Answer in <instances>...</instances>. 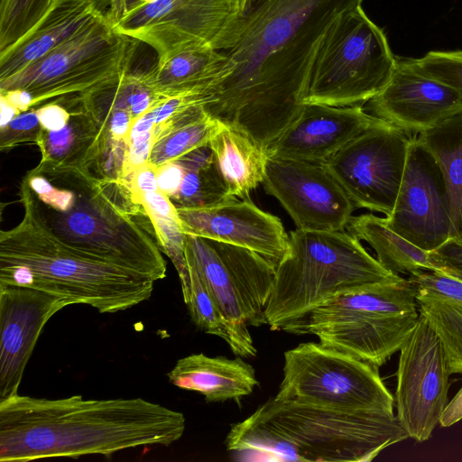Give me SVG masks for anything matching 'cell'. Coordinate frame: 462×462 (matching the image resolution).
<instances>
[{
  "mask_svg": "<svg viewBox=\"0 0 462 462\" xmlns=\"http://www.w3.org/2000/svg\"><path fill=\"white\" fill-rule=\"evenodd\" d=\"M429 258L433 270L462 282V237L449 238L439 248L429 252Z\"/></svg>",
  "mask_w": 462,
  "mask_h": 462,
  "instance_id": "8d00e7d4",
  "label": "cell"
},
{
  "mask_svg": "<svg viewBox=\"0 0 462 462\" xmlns=\"http://www.w3.org/2000/svg\"><path fill=\"white\" fill-rule=\"evenodd\" d=\"M121 180L127 183L135 202L140 194L159 190L156 178V167L150 162L137 167L131 171L125 179Z\"/></svg>",
  "mask_w": 462,
  "mask_h": 462,
  "instance_id": "f35d334b",
  "label": "cell"
},
{
  "mask_svg": "<svg viewBox=\"0 0 462 462\" xmlns=\"http://www.w3.org/2000/svg\"><path fill=\"white\" fill-rule=\"evenodd\" d=\"M346 230L368 243L377 261L389 272L400 275L420 270H433L426 252L393 231L383 217L372 213L352 217Z\"/></svg>",
  "mask_w": 462,
  "mask_h": 462,
  "instance_id": "83f0119b",
  "label": "cell"
},
{
  "mask_svg": "<svg viewBox=\"0 0 462 462\" xmlns=\"http://www.w3.org/2000/svg\"><path fill=\"white\" fill-rule=\"evenodd\" d=\"M408 278L420 314L443 346L450 374H462V282L436 270H420Z\"/></svg>",
  "mask_w": 462,
  "mask_h": 462,
  "instance_id": "7402d4cb",
  "label": "cell"
},
{
  "mask_svg": "<svg viewBox=\"0 0 462 462\" xmlns=\"http://www.w3.org/2000/svg\"><path fill=\"white\" fill-rule=\"evenodd\" d=\"M138 42L116 32L108 11L76 36L14 75L0 79V94L23 91L32 108L49 99L84 95L130 69Z\"/></svg>",
  "mask_w": 462,
  "mask_h": 462,
  "instance_id": "9c48e42d",
  "label": "cell"
},
{
  "mask_svg": "<svg viewBox=\"0 0 462 462\" xmlns=\"http://www.w3.org/2000/svg\"><path fill=\"white\" fill-rule=\"evenodd\" d=\"M111 0H53L40 22L0 54V79L15 74L87 29L107 13Z\"/></svg>",
  "mask_w": 462,
  "mask_h": 462,
  "instance_id": "44dd1931",
  "label": "cell"
},
{
  "mask_svg": "<svg viewBox=\"0 0 462 462\" xmlns=\"http://www.w3.org/2000/svg\"><path fill=\"white\" fill-rule=\"evenodd\" d=\"M371 114L412 136L462 109V93L435 79L417 59L396 57L392 77L368 102Z\"/></svg>",
  "mask_w": 462,
  "mask_h": 462,
  "instance_id": "e0dca14e",
  "label": "cell"
},
{
  "mask_svg": "<svg viewBox=\"0 0 462 462\" xmlns=\"http://www.w3.org/2000/svg\"><path fill=\"white\" fill-rule=\"evenodd\" d=\"M396 57L383 31L361 6L338 15L309 71L303 104L363 106L388 83Z\"/></svg>",
  "mask_w": 462,
  "mask_h": 462,
  "instance_id": "ba28073f",
  "label": "cell"
},
{
  "mask_svg": "<svg viewBox=\"0 0 462 462\" xmlns=\"http://www.w3.org/2000/svg\"><path fill=\"white\" fill-rule=\"evenodd\" d=\"M64 106L71 113L68 124L58 131H41L36 143L42 155L38 165L90 170L104 134L97 122L79 102Z\"/></svg>",
  "mask_w": 462,
  "mask_h": 462,
  "instance_id": "484cf974",
  "label": "cell"
},
{
  "mask_svg": "<svg viewBox=\"0 0 462 462\" xmlns=\"http://www.w3.org/2000/svg\"><path fill=\"white\" fill-rule=\"evenodd\" d=\"M177 210L185 235L245 247L276 265L288 252L289 235L281 219L259 208L250 198Z\"/></svg>",
  "mask_w": 462,
  "mask_h": 462,
  "instance_id": "d6986e66",
  "label": "cell"
},
{
  "mask_svg": "<svg viewBox=\"0 0 462 462\" xmlns=\"http://www.w3.org/2000/svg\"><path fill=\"white\" fill-rule=\"evenodd\" d=\"M116 32L143 42L163 60L187 49L210 45L222 51L241 16L237 0H111Z\"/></svg>",
  "mask_w": 462,
  "mask_h": 462,
  "instance_id": "8fae6325",
  "label": "cell"
},
{
  "mask_svg": "<svg viewBox=\"0 0 462 462\" xmlns=\"http://www.w3.org/2000/svg\"><path fill=\"white\" fill-rule=\"evenodd\" d=\"M411 138L383 120L325 164L356 208L389 217L399 193Z\"/></svg>",
  "mask_w": 462,
  "mask_h": 462,
  "instance_id": "4fadbf2b",
  "label": "cell"
},
{
  "mask_svg": "<svg viewBox=\"0 0 462 462\" xmlns=\"http://www.w3.org/2000/svg\"><path fill=\"white\" fill-rule=\"evenodd\" d=\"M23 217L0 232V283L32 288L85 304L100 313L125 310L147 300L154 281L85 254L60 241L19 191Z\"/></svg>",
  "mask_w": 462,
  "mask_h": 462,
  "instance_id": "5b68a950",
  "label": "cell"
},
{
  "mask_svg": "<svg viewBox=\"0 0 462 462\" xmlns=\"http://www.w3.org/2000/svg\"><path fill=\"white\" fill-rule=\"evenodd\" d=\"M19 191L70 247L154 282L165 278L157 243L136 218L110 202L91 170L37 165L25 174Z\"/></svg>",
  "mask_w": 462,
  "mask_h": 462,
  "instance_id": "277c9868",
  "label": "cell"
},
{
  "mask_svg": "<svg viewBox=\"0 0 462 462\" xmlns=\"http://www.w3.org/2000/svg\"><path fill=\"white\" fill-rule=\"evenodd\" d=\"M147 215L160 250L167 254L178 272L185 300L189 294L190 276L185 254V234L180 223L152 214Z\"/></svg>",
  "mask_w": 462,
  "mask_h": 462,
  "instance_id": "d6a6232c",
  "label": "cell"
},
{
  "mask_svg": "<svg viewBox=\"0 0 462 462\" xmlns=\"http://www.w3.org/2000/svg\"><path fill=\"white\" fill-rule=\"evenodd\" d=\"M399 352L396 416L409 438L423 442L431 437L449 402L447 356L420 314Z\"/></svg>",
  "mask_w": 462,
  "mask_h": 462,
  "instance_id": "5bb4252c",
  "label": "cell"
},
{
  "mask_svg": "<svg viewBox=\"0 0 462 462\" xmlns=\"http://www.w3.org/2000/svg\"><path fill=\"white\" fill-rule=\"evenodd\" d=\"M383 120L363 106L304 104L296 119L265 146L270 158L325 164L352 140Z\"/></svg>",
  "mask_w": 462,
  "mask_h": 462,
  "instance_id": "ffe728a7",
  "label": "cell"
},
{
  "mask_svg": "<svg viewBox=\"0 0 462 462\" xmlns=\"http://www.w3.org/2000/svg\"><path fill=\"white\" fill-rule=\"evenodd\" d=\"M385 224L417 247L431 252L451 237L448 186L430 152L412 136L393 210Z\"/></svg>",
  "mask_w": 462,
  "mask_h": 462,
  "instance_id": "9a60e30c",
  "label": "cell"
},
{
  "mask_svg": "<svg viewBox=\"0 0 462 462\" xmlns=\"http://www.w3.org/2000/svg\"><path fill=\"white\" fill-rule=\"evenodd\" d=\"M185 427L181 412L143 398L46 399L17 393L0 402V461L169 447L182 437Z\"/></svg>",
  "mask_w": 462,
  "mask_h": 462,
  "instance_id": "7a4b0ae2",
  "label": "cell"
},
{
  "mask_svg": "<svg viewBox=\"0 0 462 462\" xmlns=\"http://www.w3.org/2000/svg\"><path fill=\"white\" fill-rule=\"evenodd\" d=\"M42 126L36 109L32 108L14 117L7 125L0 127V149L9 152L22 144H36Z\"/></svg>",
  "mask_w": 462,
  "mask_h": 462,
  "instance_id": "d590c367",
  "label": "cell"
},
{
  "mask_svg": "<svg viewBox=\"0 0 462 462\" xmlns=\"http://www.w3.org/2000/svg\"><path fill=\"white\" fill-rule=\"evenodd\" d=\"M185 171L175 161L156 167V178L159 190L169 198L175 195L182 182Z\"/></svg>",
  "mask_w": 462,
  "mask_h": 462,
  "instance_id": "ab89813d",
  "label": "cell"
},
{
  "mask_svg": "<svg viewBox=\"0 0 462 462\" xmlns=\"http://www.w3.org/2000/svg\"><path fill=\"white\" fill-rule=\"evenodd\" d=\"M19 114H21V112L16 107L7 102L4 97H1L0 127L7 125Z\"/></svg>",
  "mask_w": 462,
  "mask_h": 462,
  "instance_id": "f6af8a7d",
  "label": "cell"
},
{
  "mask_svg": "<svg viewBox=\"0 0 462 462\" xmlns=\"http://www.w3.org/2000/svg\"><path fill=\"white\" fill-rule=\"evenodd\" d=\"M37 116L42 128L48 131L62 129L70 117L69 109L57 101L48 103L36 109Z\"/></svg>",
  "mask_w": 462,
  "mask_h": 462,
  "instance_id": "60d3db41",
  "label": "cell"
},
{
  "mask_svg": "<svg viewBox=\"0 0 462 462\" xmlns=\"http://www.w3.org/2000/svg\"><path fill=\"white\" fill-rule=\"evenodd\" d=\"M347 230L296 229L289 235L287 254L276 265L266 309L272 330L348 291L394 281Z\"/></svg>",
  "mask_w": 462,
  "mask_h": 462,
  "instance_id": "8992f818",
  "label": "cell"
},
{
  "mask_svg": "<svg viewBox=\"0 0 462 462\" xmlns=\"http://www.w3.org/2000/svg\"><path fill=\"white\" fill-rule=\"evenodd\" d=\"M408 438L394 413L355 412L274 396L233 424L225 443L241 460L367 462Z\"/></svg>",
  "mask_w": 462,
  "mask_h": 462,
  "instance_id": "3957f363",
  "label": "cell"
},
{
  "mask_svg": "<svg viewBox=\"0 0 462 462\" xmlns=\"http://www.w3.org/2000/svg\"><path fill=\"white\" fill-rule=\"evenodd\" d=\"M190 290L184 300L194 324L207 334L223 339L231 351L241 357H254L257 349L248 326L230 319L204 285L195 266L187 260Z\"/></svg>",
  "mask_w": 462,
  "mask_h": 462,
  "instance_id": "f1b7e54d",
  "label": "cell"
},
{
  "mask_svg": "<svg viewBox=\"0 0 462 462\" xmlns=\"http://www.w3.org/2000/svg\"><path fill=\"white\" fill-rule=\"evenodd\" d=\"M462 420V387L448 402V404L440 418L442 427H450Z\"/></svg>",
  "mask_w": 462,
  "mask_h": 462,
  "instance_id": "ee69618b",
  "label": "cell"
},
{
  "mask_svg": "<svg viewBox=\"0 0 462 462\" xmlns=\"http://www.w3.org/2000/svg\"><path fill=\"white\" fill-rule=\"evenodd\" d=\"M417 60L429 76L462 93V50L431 51Z\"/></svg>",
  "mask_w": 462,
  "mask_h": 462,
  "instance_id": "e575fe53",
  "label": "cell"
},
{
  "mask_svg": "<svg viewBox=\"0 0 462 462\" xmlns=\"http://www.w3.org/2000/svg\"><path fill=\"white\" fill-rule=\"evenodd\" d=\"M128 150V140H116L104 135L91 167L95 171L94 174L100 179L109 180L125 179L129 174Z\"/></svg>",
  "mask_w": 462,
  "mask_h": 462,
  "instance_id": "836d02e7",
  "label": "cell"
},
{
  "mask_svg": "<svg viewBox=\"0 0 462 462\" xmlns=\"http://www.w3.org/2000/svg\"><path fill=\"white\" fill-rule=\"evenodd\" d=\"M136 202L142 205L147 214L180 222L177 208L170 198L160 190L140 194Z\"/></svg>",
  "mask_w": 462,
  "mask_h": 462,
  "instance_id": "74e56055",
  "label": "cell"
},
{
  "mask_svg": "<svg viewBox=\"0 0 462 462\" xmlns=\"http://www.w3.org/2000/svg\"><path fill=\"white\" fill-rule=\"evenodd\" d=\"M167 375L173 385L199 393L208 402L249 395L259 383L254 368L241 356L230 359L202 353L179 359Z\"/></svg>",
  "mask_w": 462,
  "mask_h": 462,
  "instance_id": "603a6c76",
  "label": "cell"
},
{
  "mask_svg": "<svg viewBox=\"0 0 462 462\" xmlns=\"http://www.w3.org/2000/svg\"><path fill=\"white\" fill-rule=\"evenodd\" d=\"M154 139L152 131L129 142L128 170L129 173L137 167L148 162ZM129 175V174H128Z\"/></svg>",
  "mask_w": 462,
  "mask_h": 462,
  "instance_id": "b9f144b4",
  "label": "cell"
},
{
  "mask_svg": "<svg viewBox=\"0 0 462 462\" xmlns=\"http://www.w3.org/2000/svg\"><path fill=\"white\" fill-rule=\"evenodd\" d=\"M222 125L223 123L202 109L194 116L161 134L154 141L148 162L157 167L208 144Z\"/></svg>",
  "mask_w": 462,
  "mask_h": 462,
  "instance_id": "f546056e",
  "label": "cell"
},
{
  "mask_svg": "<svg viewBox=\"0 0 462 462\" xmlns=\"http://www.w3.org/2000/svg\"><path fill=\"white\" fill-rule=\"evenodd\" d=\"M69 305L70 301L62 297L0 283V402L18 393L42 328Z\"/></svg>",
  "mask_w": 462,
  "mask_h": 462,
  "instance_id": "ac0fdd59",
  "label": "cell"
},
{
  "mask_svg": "<svg viewBox=\"0 0 462 462\" xmlns=\"http://www.w3.org/2000/svg\"><path fill=\"white\" fill-rule=\"evenodd\" d=\"M53 0H5L0 5V54L40 22Z\"/></svg>",
  "mask_w": 462,
  "mask_h": 462,
  "instance_id": "1f68e13d",
  "label": "cell"
},
{
  "mask_svg": "<svg viewBox=\"0 0 462 462\" xmlns=\"http://www.w3.org/2000/svg\"><path fill=\"white\" fill-rule=\"evenodd\" d=\"M262 184L298 229L346 230L356 208L326 164L268 157Z\"/></svg>",
  "mask_w": 462,
  "mask_h": 462,
  "instance_id": "2e32d148",
  "label": "cell"
},
{
  "mask_svg": "<svg viewBox=\"0 0 462 462\" xmlns=\"http://www.w3.org/2000/svg\"><path fill=\"white\" fill-rule=\"evenodd\" d=\"M184 171L178 192L170 198L177 208H208L233 199L227 193L216 160L207 165Z\"/></svg>",
  "mask_w": 462,
  "mask_h": 462,
  "instance_id": "4dcf8cb0",
  "label": "cell"
},
{
  "mask_svg": "<svg viewBox=\"0 0 462 462\" xmlns=\"http://www.w3.org/2000/svg\"><path fill=\"white\" fill-rule=\"evenodd\" d=\"M279 398L355 412L394 413L378 367L319 342L284 353Z\"/></svg>",
  "mask_w": 462,
  "mask_h": 462,
  "instance_id": "30bf717a",
  "label": "cell"
},
{
  "mask_svg": "<svg viewBox=\"0 0 462 462\" xmlns=\"http://www.w3.org/2000/svg\"><path fill=\"white\" fill-rule=\"evenodd\" d=\"M209 145L229 196L250 198V192L263 180L268 160L265 147L246 133L225 124Z\"/></svg>",
  "mask_w": 462,
  "mask_h": 462,
  "instance_id": "d4e9b609",
  "label": "cell"
},
{
  "mask_svg": "<svg viewBox=\"0 0 462 462\" xmlns=\"http://www.w3.org/2000/svg\"><path fill=\"white\" fill-rule=\"evenodd\" d=\"M226 58L210 45L192 47L173 54L144 70L148 84L162 103L190 92L208 93L221 79Z\"/></svg>",
  "mask_w": 462,
  "mask_h": 462,
  "instance_id": "cb8c5ba5",
  "label": "cell"
},
{
  "mask_svg": "<svg viewBox=\"0 0 462 462\" xmlns=\"http://www.w3.org/2000/svg\"><path fill=\"white\" fill-rule=\"evenodd\" d=\"M185 254L230 319L252 327L267 325L275 263L245 247L190 235H185Z\"/></svg>",
  "mask_w": 462,
  "mask_h": 462,
  "instance_id": "7c38bea8",
  "label": "cell"
},
{
  "mask_svg": "<svg viewBox=\"0 0 462 462\" xmlns=\"http://www.w3.org/2000/svg\"><path fill=\"white\" fill-rule=\"evenodd\" d=\"M5 0H0V5L3 4Z\"/></svg>",
  "mask_w": 462,
  "mask_h": 462,
  "instance_id": "7dc6e473",
  "label": "cell"
},
{
  "mask_svg": "<svg viewBox=\"0 0 462 462\" xmlns=\"http://www.w3.org/2000/svg\"><path fill=\"white\" fill-rule=\"evenodd\" d=\"M157 106H153L147 112L142 115L133 125L128 142L142 136L153 130L156 121Z\"/></svg>",
  "mask_w": 462,
  "mask_h": 462,
  "instance_id": "7bdbcfd3",
  "label": "cell"
},
{
  "mask_svg": "<svg viewBox=\"0 0 462 462\" xmlns=\"http://www.w3.org/2000/svg\"><path fill=\"white\" fill-rule=\"evenodd\" d=\"M416 136L443 172L450 201V238L462 237V109Z\"/></svg>",
  "mask_w": 462,
  "mask_h": 462,
  "instance_id": "4316f807",
  "label": "cell"
},
{
  "mask_svg": "<svg viewBox=\"0 0 462 462\" xmlns=\"http://www.w3.org/2000/svg\"><path fill=\"white\" fill-rule=\"evenodd\" d=\"M419 316L415 286L401 276L337 295L281 330L316 336L320 344L379 368L400 350Z\"/></svg>",
  "mask_w": 462,
  "mask_h": 462,
  "instance_id": "52a82bcc",
  "label": "cell"
},
{
  "mask_svg": "<svg viewBox=\"0 0 462 462\" xmlns=\"http://www.w3.org/2000/svg\"><path fill=\"white\" fill-rule=\"evenodd\" d=\"M363 0H252L222 51L226 64L203 109L263 146L298 116L327 30Z\"/></svg>",
  "mask_w": 462,
  "mask_h": 462,
  "instance_id": "6da1fadb",
  "label": "cell"
},
{
  "mask_svg": "<svg viewBox=\"0 0 462 462\" xmlns=\"http://www.w3.org/2000/svg\"><path fill=\"white\" fill-rule=\"evenodd\" d=\"M252 0H237L241 15L249 8Z\"/></svg>",
  "mask_w": 462,
  "mask_h": 462,
  "instance_id": "bcb514c9",
  "label": "cell"
}]
</instances>
